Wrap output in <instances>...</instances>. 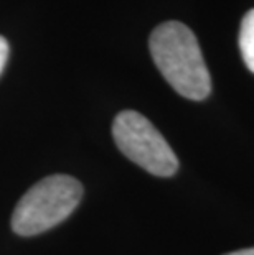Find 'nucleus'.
I'll list each match as a JSON object with an SVG mask.
<instances>
[{
	"instance_id": "f257e3e1",
	"label": "nucleus",
	"mask_w": 254,
	"mask_h": 255,
	"mask_svg": "<svg viewBox=\"0 0 254 255\" xmlns=\"http://www.w3.org/2000/svg\"><path fill=\"white\" fill-rule=\"evenodd\" d=\"M150 55L165 81L190 101H203L212 92V78L197 36L180 21H165L152 31Z\"/></svg>"
},
{
	"instance_id": "f03ea898",
	"label": "nucleus",
	"mask_w": 254,
	"mask_h": 255,
	"mask_svg": "<svg viewBox=\"0 0 254 255\" xmlns=\"http://www.w3.org/2000/svg\"><path fill=\"white\" fill-rule=\"evenodd\" d=\"M83 186L68 175H53L33 184L20 198L12 214V229L18 236H36L63 222L78 208Z\"/></svg>"
},
{
	"instance_id": "7ed1b4c3",
	"label": "nucleus",
	"mask_w": 254,
	"mask_h": 255,
	"mask_svg": "<svg viewBox=\"0 0 254 255\" xmlns=\"http://www.w3.org/2000/svg\"><path fill=\"white\" fill-rule=\"evenodd\" d=\"M112 137L117 148L150 175L174 176L178 158L154 124L136 111H122L112 124Z\"/></svg>"
},
{
	"instance_id": "20e7f679",
	"label": "nucleus",
	"mask_w": 254,
	"mask_h": 255,
	"mask_svg": "<svg viewBox=\"0 0 254 255\" xmlns=\"http://www.w3.org/2000/svg\"><path fill=\"white\" fill-rule=\"evenodd\" d=\"M238 41H240L243 61H245L248 69L254 73V8L243 17Z\"/></svg>"
},
{
	"instance_id": "39448f33",
	"label": "nucleus",
	"mask_w": 254,
	"mask_h": 255,
	"mask_svg": "<svg viewBox=\"0 0 254 255\" xmlns=\"http://www.w3.org/2000/svg\"><path fill=\"white\" fill-rule=\"evenodd\" d=\"M7 59H8V43L3 36H0V74L3 71Z\"/></svg>"
},
{
	"instance_id": "423d86ee",
	"label": "nucleus",
	"mask_w": 254,
	"mask_h": 255,
	"mask_svg": "<svg viewBox=\"0 0 254 255\" xmlns=\"http://www.w3.org/2000/svg\"><path fill=\"white\" fill-rule=\"evenodd\" d=\"M225 255H254V247L241 249V251H235V252H230V254H225Z\"/></svg>"
}]
</instances>
